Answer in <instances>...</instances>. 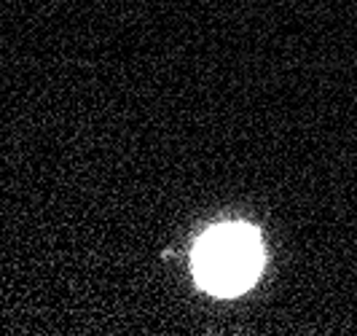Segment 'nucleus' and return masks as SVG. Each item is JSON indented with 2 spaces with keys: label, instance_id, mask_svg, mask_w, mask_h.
I'll list each match as a JSON object with an SVG mask.
<instances>
[{
  "label": "nucleus",
  "instance_id": "1",
  "mask_svg": "<svg viewBox=\"0 0 357 336\" xmlns=\"http://www.w3.org/2000/svg\"><path fill=\"white\" fill-rule=\"evenodd\" d=\"M264 264L258 231L248 224H220L197 242L194 272L202 288L215 296L248 291Z\"/></svg>",
  "mask_w": 357,
  "mask_h": 336
}]
</instances>
